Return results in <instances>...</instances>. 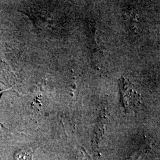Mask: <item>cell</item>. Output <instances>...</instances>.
Masks as SVG:
<instances>
[{"mask_svg":"<svg viewBox=\"0 0 160 160\" xmlns=\"http://www.w3.org/2000/svg\"><path fill=\"white\" fill-rule=\"evenodd\" d=\"M4 92V90H3V91H1V90H0V96H1V94H2V92Z\"/></svg>","mask_w":160,"mask_h":160,"instance_id":"cell-1","label":"cell"}]
</instances>
